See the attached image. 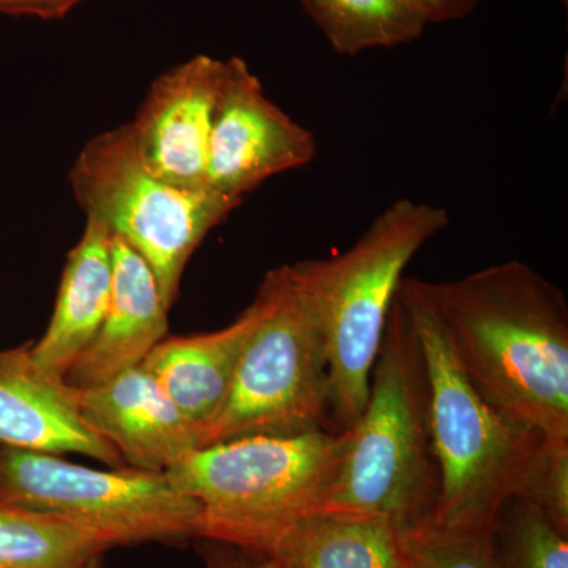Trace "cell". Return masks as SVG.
Returning a JSON list of instances; mask_svg holds the SVG:
<instances>
[{"instance_id": "8992f818", "label": "cell", "mask_w": 568, "mask_h": 568, "mask_svg": "<svg viewBox=\"0 0 568 568\" xmlns=\"http://www.w3.org/2000/svg\"><path fill=\"white\" fill-rule=\"evenodd\" d=\"M267 274L271 310L246 343L226 402L201 433V447L334 429L327 343L315 298L294 264Z\"/></svg>"}, {"instance_id": "5bb4252c", "label": "cell", "mask_w": 568, "mask_h": 568, "mask_svg": "<svg viewBox=\"0 0 568 568\" xmlns=\"http://www.w3.org/2000/svg\"><path fill=\"white\" fill-rule=\"evenodd\" d=\"M112 287L102 327L80 355L65 383L89 388L141 365L168 336V308L148 263L132 246L111 234Z\"/></svg>"}, {"instance_id": "44dd1931", "label": "cell", "mask_w": 568, "mask_h": 568, "mask_svg": "<svg viewBox=\"0 0 568 568\" xmlns=\"http://www.w3.org/2000/svg\"><path fill=\"white\" fill-rule=\"evenodd\" d=\"M515 497L568 534V440H541Z\"/></svg>"}, {"instance_id": "7c38bea8", "label": "cell", "mask_w": 568, "mask_h": 568, "mask_svg": "<svg viewBox=\"0 0 568 568\" xmlns=\"http://www.w3.org/2000/svg\"><path fill=\"white\" fill-rule=\"evenodd\" d=\"M31 345L0 351V448L80 454L110 467L125 466L82 417L77 388L37 368Z\"/></svg>"}, {"instance_id": "2e32d148", "label": "cell", "mask_w": 568, "mask_h": 568, "mask_svg": "<svg viewBox=\"0 0 568 568\" xmlns=\"http://www.w3.org/2000/svg\"><path fill=\"white\" fill-rule=\"evenodd\" d=\"M263 552L276 568H406L394 523L353 511L308 515Z\"/></svg>"}, {"instance_id": "ac0fdd59", "label": "cell", "mask_w": 568, "mask_h": 568, "mask_svg": "<svg viewBox=\"0 0 568 568\" xmlns=\"http://www.w3.org/2000/svg\"><path fill=\"white\" fill-rule=\"evenodd\" d=\"M332 50L355 58L413 43L428 28L410 0H298Z\"/></svg>"}, {"instance_id": "8fae6325", "label": "cell", "mask_w": 568, "mask_h": 568, "mask_svg": "<svg viewBox=\"0 0 568 568\" xmlns=\"http://www.w3.org/2000/svg\"><path fill=\"white\" fill-rule=\"evenodd\" d=\"M77 392L82 417L125 466L166 473L201 447L196 426L142 365Z\"/></svg>"}, {"instance_id": "5b68a950", "label": "cell", "mask_w": 568, "mask_h": 568, "mask_svg": "<svg viewBox=\"0 0 568 568\" xmlns=\"http://www.w3.org/2000/svg\"><path fill=\"white\" fill-rule=\"evenodd\" d=\"M448 223L446 209L405 197L381 212L347 252L294 263L323 321L335 432L353 428L364 410L407 264Z\"/></svg>"}, {"instance_id": "4fadbf2b", "label": "cell", "mask_w": 568, "mask_h": 568, "mask_svg": "<svg viewBox=\"0 0 568 568\" xmlns=\"http://www.w3.org/2000/svg\"><path fill=\"white\" fill-rule=\"evenodd\" d=\"M272 301L274 286L265 274L252 304L233 323L204 334L164 336L142 362L196 426L200 440L226 402L246 343L267 316Z\"/></svg>"}, {"instance_id": "30bf717a", "label": "cell", "mask_w": 568, "mask_h": 568, "mask_svg": "<svg viewBox=\"0 0 568 568\" xmlns=\"http://www.w3.org/2000/svg\"><path fill=\"white\" fill-rule=\"evenodd\" d=\"M224 61L197 54L153 80L129 123L138 155L162 181L207 189L209 144Z\"/></svg>"}, {"instance_id": "cb8c5ba5", "label": "cell", "mask_w": 568, "mask_h": 568, "mask_svg": "<svg viewBox=\"0 0 568 568\" xmlns=\"http://www.w3.org/2000/svg\"><path fill=\"white\" fill-rule=\"evenodd\" d=\"M428 24L465 20L476 11L480 0H410Z\"/></svg>"}, {"instance_id": "e0dca14e", "label": "cell", "mask_w": 568, "mask_h": 568, "mask_svg": "<svg viewBox=\"0 0 568 568\" xmlns=\"http://www.w3.org/2000/svg\"><path fill=\"white\" fill-rule=\"evenodd\" d=\"M115 547L114 538L81 523L0 503V568H73Z\"/></svg>"}, {"instance_id": "277c9868", "label": "cell", "mask_w": 568, "mask_h": 568, "mask_svg": "<svg viewBox=\"0 0 568 568\" xmlns=\"http://www.w3.org/2000/svg\"><path fill=\"white\" fill-rule=\"evenodd\" d=\"M347 444L349 429L239 437L200 447L164 474L200 506V540L265 551L324 510Z\"/></svg>"}, {"instance_id": "52a82bcc", "label": "cell", "mask_w": 568, "mask_h": 568, "mask_svg": "<svg viewBox=\"0 0 568 568\" xmlns=\"http://www.w3.org/2000/svg\"><path fill=\"white\" fill-rule=\"evenodd\" d=\"M69 179L85 216L148 263L168 308L197 246L244 203L211 189H178L153 175L138 155L129 123L85 142Z\"/></svg>"}, {"instance_id": "7402d4cb", "label": "cell", "mask_w": 568, "mask_h": 568, "mask_svg": "<svg viewBox=\"0 0 568 568\" xmlns=\"http://www.w3.org/2000/svg\"><path fill=\"white\" fill-rule=\"evenodd\" d=\"M200 555L204 568H276L265 552L224 541L203 540Z\"/></svg>"}, {"instance_id": "ba28073f", "label": "cell", "mask_w": 568, "mask_h": 568, "mask_svg": "<svg viewBox=\"0 0 568 568\" xmlns=\"http://www.w3.org/2000/svg\"><path fill=\"white\" fill-rule=\"evenodd\" d=\"M0 503L81 523L119 547L197 538L200 530V506L164 473L95 469L17 448H0Z\"/></svg>"}, {"instance_id": "ffe728a7", "label": "cell", "mask_w": 568, "mask_h": 568, "mask_svg": "<svg viewBox=\"0 0 568 568\" xmlns=\"http://www.w3.org/2000/svg\"><path fill=\"white\" fill-rule=\"evenodd\" d=\"M402 541L406 568H491L489 530L447 532L424 526L402 532Z\"/></svg>"}, {"instance_id": "3957f363", "label": "cell", "mask_w": 568, "mask_h": 568, "mask_svg": "<svg viewBox=\"0 0 568 568\" xmlns=\"http://www.w3.org/2000/svg\"><path fill=\"white\" fill-rule=\"evenodd\" d=\"M437 491L425 357L396 294L368 399L349 428L345 458L324 510L386 518L406 532L432 523Z\"/></svg>"}, {"instance_id": "7a4b0ae2", "label": "cell", "mask_w": 568, "mask_h": 568, "mask_svg": "<svg viewBox=\"0 0 568 568\" xmlns=\"http://www.w3.org/2000/svg\"><path fill=\"white\" fill-rule=\"evenodd\" d=\"M398 294L413 321L428 376L429 429L439 470L428 526L447 532H485L499 508L517 496L545 437L489 403L470 383L420 280L403 278Z\"/></svg>"}, {"instance_id": "6da1fadb", "label": "cell", "mask_w": 568, "mask_h": 568, "mask_svg": "<svg viewBox=\"0 0 568 568\" xmlns=\"http://www.w3.org/2000/svg\"><path fill=\"white\" fill-rule=\"evenodd\" d=\"M420 283L477 390L545 439L568 440V302L558 284L519 261Z\"/></svg>"}, {"instance_id": "9c48e42d", "label": "cell", "mask_w": 568, "mask_h": 568, "mask_svg": "<svg viewBox=\"0 0 568 568\" xmlns=\"http://www.w3.org/2000/svg\"><path fill=\"white\" fill-rule=\"evenodd\" d=\"M315 136L268 99L239 55L224 61L209 144L207 181L215 193L244 201L274 175L315 160Z\"/></svg>"}, {"instance_id": "d6986e66", "label": "cell", "mask_w": 568, "mask_h": 568, "mask_svg": "<svg viewBox=\"0 0 568 568\" xmlns=\"http://www.w3.org/2000/svg\"><path fill=\"white\" fill-rule=\"evenodd\" d=\"M491 568H568V534L519 497H510L489 529Z\"/></svg>"}, {"instance_id": "603a6c76", "label": "cell", "mask_w": 568, "mask_h": 568, "mask_svg": "<svg viewBox=\"0 0 568 568\" xmlns=\"http://www.w3.org/2000/svg\"><path fill=\"white\" fill-rule=\"evenodd\" d=\"M84 0H0V13L9 17L62 20Z\"/></svg>"}, {"instance_id": "d4e9b609", "label": "cell", "mask_w": 568, "mask_h": 568, "mask_svg": "<svg viewBox=\"0 0 568 568\" xmlns=\"http://www.w3.org/2000/svg\"><path fill=\"white\" fill-rule=\"evenodd\" d=\"M73 568H103L102 556H97V558L88 559L85 562L80 564V566Z\"/></svg>"}, {"instance_id": "9a60e30c", "label": "cell", "mask_w": 568, "mask_h": 568, "mask_svg": "<svg viewBox=\"0 0 568 568\" xmlns=\"http://www.w3.org/2000/svg\"><path fill=\"white\" fill-rule=\"evenodd\" d=\"M112 287L111 233L89 219L80 242L70 250L47 332L31 345L33 364L51 379L67 373L102 327Z\"/></svg>"}]
</instances>
